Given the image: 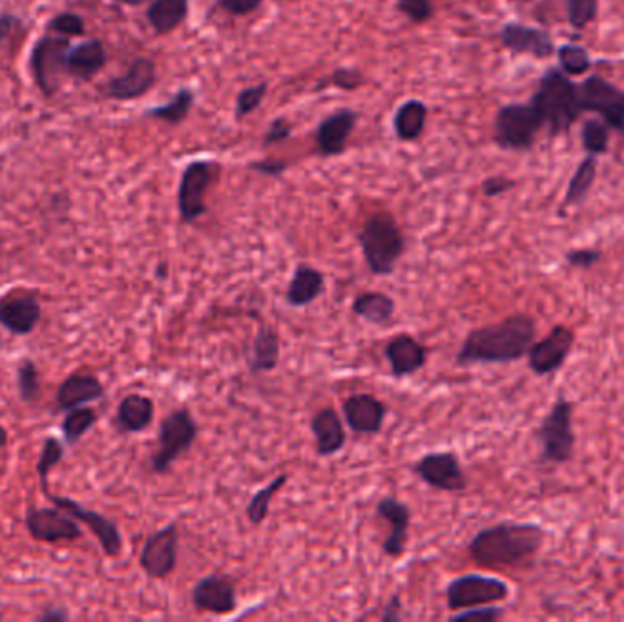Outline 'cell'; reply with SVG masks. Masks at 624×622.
<instances>
[{
  "label": "cell",
  "mask_w": 624,
  "mask_h": 622,
  "mask_svg": "<svg viewBox=\"0 0 624 622\" xmlns=\"http://www.w3.org/2000/svg\"><path fill=\"white\" fill-rule=\"evenodd\" d=\"M537 336V322L530 314L517 312L502 322L473 329L457 354L458 365L510 363L524 358Z\"/></svg>",
  "instance_id": "1"
},
{
  "label": "cell",
  "mask_w": 624,
  "mask_h": 622,
  "mask_svg": "<svg viewBox=\"0 0 624 622\" xmlns=\"http://www.w3.org/2000/svg\"><path fill=\"white\" fill-rule=\"evenodd\" d=\"M546 531L533 522H500L480 529L468 544L469 557L482 568H508L535 557Z\"/></svg>",
  "instance_id": "2"
},
{
  "label": "cell",
  "mask_w": 624,
  "mask_h": 622,
  "mask_svg": "<svg viewBox=\"0 0 624 622\" xmlns=\"http://www.w3.org/2000/svg\"><path fill=\"white\" fill-rule=\"evenodd\" d=\"M530 103L539 110L544 126H548L552 134L570 130L579 115L583 114L579 84L572 83L570 77L557 68L542 75L539 88Z\"/></svg>",
  "instance_id": "3"
},
{
  "label": "cell",
  "mask_w": 624,
  "mask_h": 622,
  "mask_svg": "<svg viewBox=\"0 0 624 622\" xmlns=\"http://www.w3.org/2000/svg\"><path fill=\"white\" fill-rule=\"evenodd\" d=\"M358 243L367 267L375 276H391L406 250L404 232L389 212H376L367 218L358 234Z\"/></svg>",
  "instance_id": "4"
},
{
  "label": "cell",
  "mask_w": 624,
  "mask_h": 622,
  "mask_svg": "<svg viewBox=\"0 0 624 622\" xmlns=\"http://www.w3.org/2000/svg\"><path fill=\"white\" fill-rule=\"evenodd\" d=\"M198 435V422L187 407L172 411L159 426V436H157L159 446L150 458V466L157 475L168 473L177 458L185 455L188 449L194 446Z\"/></svg>",
  "instance_id": "5"
},
{
  "label": "cell",
  "mask_w": 624,
  "mask_h": 622,
  "mask_svg": "<svg viewBox=\"0 0 624 622\" xmlns=\"http://www.w3.org/2000/svg\"><path fill=\"white\" fill-rule=\"evenodd\" d=\"M541 440L542 460L550 464H566L573 457L575 433H573V404L559 396L550 407L548 415L542 418L537 431Z\"/></svg>",
  "instance_id": "6"
},
{
  "label": "cell",
  "mask_w": 624,
  "mask_h": 622,
  "mask_svg": "<svg viewBox=\"0 0 624 622\" xmlns=\"http://www.w3.org/2000/svg\"><path fill=\"white\" fill-rule=\"evenodd\" d=\"M544 126L533 104L502 106L495 117V141L506 150H528Z\"/></svg>",
  "instance_id": "7"
},
{
  "label": "cell",
  "mask_w": 624,
  "mask_h": 622,
  "mask_svg": "<svg viewBox=\"0 0 624 622\" xmlns=\"http://www.w3.org/2000/svg\"><path fill=\"white\" fill-rule=\"evenodd\" d=\"M72 44L63 35H44L33 46L30 72L44 97H53L61 88L66 73V55Z\"/></svg>",
  "instance_id": "8"
},
{
  "label": "cell",
  "mask_w": 624,
  "mask_h": 622,
  "mask_svg": "<svg viewBox=\"0 0 624 622\" xmlns=\"http://www.w3.org/2000/svg\"><path fill=\"white\" fill-rule=\"evenodd\" d=\"M510 597V586L497 577L469 573L460 575L449 582L446 588V601L451 612L468 610L475 606H488L506 601Z\"/></svg>",
  "instance_id": "9"
},
{
  "label": "cell",
  "mask_w": 624,
  "mask_h": 622,
  "mask_svg": "<svg viewBox=\"0 0 624 622\" xmlns=\"http://www.w3.org/2000/svg\"><path fill=\"white\" fill-rule=\"evenodd\" d=\"M583 112H595L615 132L624 134V90L592 75L579 84Z\"/></svg>",
  "instance_id": "10"
},
{
  "label": "cell",
  "mask_w": 624,
  "mask_h": 622,
  "mask_svg": "<svg viewBox=\"0 0 624 622\" xmlns=\"http://www.w3.org/2000/svg\"><path fill=\"white\" fill-rule=\"evenodd\" d=\"M179 557V531L176 522L165 528L157 529L148 535L145 546L139 555V566L150 579L165 581L177 566Z\"/></svg>",
  "instance_id": "11"
},
{
  "label": "cell",
  "mask_w": 624,
  "mask_h": 622,
  "mask_svg": "<svg viewBox=\"0 0 624 622\" xmlns=\"http://www.w3.org/2000/svg\"><path fill=\"white\" fill-rule=\"evenodd\" d=\"M44 497L48 498L52 504H55V508L63 509L64 513H68L77 522H83L84 526L94 533L95 539L99 540L106 557L115 559V557L121 555V551H123V537H121V531L117 528L114 520L104 517L97 511L84 508L73 498L52 495L50 489L44 491Z\"/></svg>",
  "instance_id": "12"
},
{
  "label": "cell",
  "mask_w": 624,
  "mask_h": 622,
  "mask_svg": "<svg viewBox=\"0 0 624 622\" xmlns=\"http://www.w3.org/2000/svg\"><path fill=\"white\" fill-rule=\"evenodd\" d=\"M212 179L214 166L208 161H194L185 168L177 192V208L183 223L190 225L207 212L205 196Z\"/></svg>",
  "instance_id": "13"
},
{
  "label": "cell",
  "mask_w": 624,
  "mask_h": 622,
  "mask_svg": "<svg viewBox=\"0 0 624 622\" xmlns=\"http://www.w3.org/2000/svg\"><path fill=\"white\" fill-rule=\"evenodd\" d=\"M575 332L566 325H555L539 342L531 343L528 365L537 376L557 373L572 354Z\"/></svg>",
  "instance_id": "14"
},
{
  "label": "cell",
  "mask_w": 624,
  "mask_h": 622,
  "mask_svg": "<svg viewBox=\"0 0 624 622\" xmlns=\"http://www.w3.org/2000/svg\"><path fill=\"white\" fill-rule=\"evenodd\" d=\"M413 471L422 482H426L429 488L438 489V491L458 493L468 488L466 473L460 466L457 455L451 451L427 453L420 460H416Z\"/></svg>",
  "instance_id": "15"
},
{
  "label": "cell",
  "mask_w": 624,
  "mask_h": 622,
  "mask_svg": "<svg viewBox=\"0 0 624 622\" xmlns=\"http://www.w3.org/2000/svg\"><path fill=\"white\" fill-rule=\"evenodd\" d=\"M192 604L199 612L229 615L238 608L236 582L229 575L212 573L192 588Z\"/></svg>",
  "instance_id": "16"
},
{
  "label": "cell",
  "mask_w": 624,
  "mask_h": 622,
  "mask_svg": "<svg viewBox=\"0 0 624 622\" xmlns=\"http://www.w3.org/2000/svg\"><path fill=\"white\" fill-rule=\"evenodd\" d=\"M26 528L39 542H61L83 537V529L73 517L64 515L59 508H30L26 513Z\"/></svg>",
  "instance_id": "17"
},
{
  "label": "cell",
  "mask_w": 624,
  "mask_h": 622,
  "mask_svg": "<svg viewBox=\"0 0 624 622\" xmlns=\"http://www.w3.org/2000/svg\"><path fill=\"white\" fill-rule=\"evenodd\" d=\"M156 84V64L148 57H139L123 75L110 79L104 94L114 101H134L152 90Z\"/></svg>",
  "instance_id": "18"
},
{
  "label": "cell",
  "mask_w": 624,
  "mask_h": 622,
  "mask_svg": "<svg viewBox=\"0 0 624 622\" xmlns=\"http://www.w3.org/2000/svg\"><path fill=\"white\" fill-rule=\"evenodd\" d=\"M347 426L358 435H376L384 427L387 405L373 394H351L342 404Z\"/></svg>",
  "instance_id": "19"
},
{
  "label": "cell",
  "mask_w": 624,
  "mask_h": 622,
  "mask_svg": "<svg viewBox=\"0 0 624 622\" xmlns=\"http://www.w3.org/2000/svg\"><path fill=\"white\" fill-rule=\"evenodd\" d=\"M41 318V303L30 294H10L0 300V325L15 336H28Z\"/></svg>",
  "instance_id": "20"
},
{
  "label": "cell",
  "mask_w": 624,
  "mask_h": 622,
  "mask_svg": "<svg viewBox=\"0 0 624 622\" xmlns=\"http://www.w3.org/2000/svg\"><path fill=\"white\" fill-rule=\"evenodd\" d=\"M376 515L391 528L382 544V551L393 559L402 557L406 551L407 531L411 522V511L407 508L406 502L396 497L380 498V502L376 504Z\"/></svg>",
  "instance_id": "21"
},
{
  "label": "cell",
  "mask_w": 624,
  "mask_h": 622,
  "mask_svg": "<svg viewBox=\"0 0 624 622\" xmlns=\"http://www.w3.org/2000/svg\"><path fill=\"white\" fill-rule=\"evenodd\" d=\"M384 356L396 380L418 373L427 363L426 347L409 334H398L385 343Z\"/></svg>",
  "instance_id": "22"
},
{
  "label": "cell",
  "mask_w": 624,
  "mask_h": 622,
  "mask_svg": "<svg viewBox=\"0 0 624 622\" xmlns=\"http://www.w3.org/2000/svg\"><path fill=\"white\" fill-rule=\"evenodd\" d=\"M500 42L511 52L526 53L537 59H548L555 53V44L550 33L519 22H510L502 28Z\"/></svg>",
  "instance_id": "23"
},
{
  "label": "cell",
  "mask_w": 624,
  "mask_h": 622,
  "mask_svg": "<svg viewBox=\"0 0 624 622\" xmlns=\"http://www.w3.org/2000/svg\"><path fill=\"white\" fill-rule=\"evenodd\" d=\"M104 396V385L95 374L73 373L59 385L55 394L57 411H70L79 405L92 404Z\"/></svg>",
  "instance_id": "24"
},
{
  "label": "cell",
  "mask_w": 624,
  "mask_h": 622,
  "mask_svg": "<svg viewBox=\"0 0 624 622\" xmlns=\"http://www.w3.org/2000/svg\"><path fill=\"white\" fill-rule=\"evenodd\" d=\"M311 431L316 442V453L320 457H333L344 449L347 442L342 418L333 407H323L312 416Z\"/></svg>",
  "instance_id": "25"
},
{
  "label": "cell",
  "mask_w": 624,
  "mask_h": 622,
  "mask_svg": "<svg viewBox=\"0 0 624 622\" xmlns=\"http://www.w3.org/2000/svg\"><path fill=\"white\" fill-rule=\"evenodd\" d=\"M106 50L99 39L84 41L72 46L66 55V75L77 81H92L97 73L101 72L106 64Z\"/></svg>",
  "instance_id": "26"
},
{
  "label": "cell",
  "mask_w": 624,
  "mask_h": 622,
  "mask_svg": "<svg viewBox=\"0 0 624 622\" xmlns=\"http://www.w3.org/2000/svg\"><path fill=\"white\" fill-rule=\"evenodd\" d=\"M323 291H325V274L312 265L302 263L292 274V280L289 281V287L285 291V301L294 309H302L311 305L312 301L318 300Z\"/></svg>",
  "instance_id": "27"
},
{
  "label": "cell",
  "mask_w": 624,
  "mask_h": 622,
  "mask_svg": "<svg viewBox=\"0 0 624 622\" xmlns=\"http://www.w3.org/2000/svg\"><path fill=\"white\" fill-rule=\"evenodd\" d=\"M354 125H356V114L353 110H340L336 114L329 115L316 132L318 150L323 156L342 154Z\"/></svg>",
  "instance_id": "28"
},
{
  "label": "cell",
  "mask_w": 624,
  "mask_h": 622,
  "mask_svg": "<svg viewBox=\"0 0 624 622\" xmlns=\"http://www.w3.org/2000/svg\"><path fill=\"white\" fill-rule=\"evenodd\" d=\"M156 405L145 394L132 393L121 400L115 415V426L121 433H141L152 424Z\"/></svg>",
  "instance_id": "29"
},
{
  "label": "cell",
  "mask_w": 624,
  "mask_h": 622,
  "mask_svg": "<svg viewBox=\"0 0 624 622\" xmlns=\"http://www.w3.org/2000/svg\"><path fill=\"white\" fill-rule=\"evenodd\" d=\"M280 334L272 327L261 325L250 351L249 371L252 374L271 373L280 363Z\"/></svg>",
  "instance_id": "30"
},
{
  "label": "cell",
  "mask_w": 624,
  "mask_h": 622,
  "mask_svg": "<svg viewBox=\"0 0 624 622\" xmlns=\"http://www.w3.org/2000/svg\"><path fill=\"white\" fill-rule=\"evenodd\" d=\"M354 316L373 325H385L395 316L396 303L384 292L369 291L358 294L353 301Z\"/></svg>",
  "instance_id": "31"
},
{
  "label": "cell",
  "mask_w": 624,
  "mask_h": 622,
  "mask_svg": "<svg viewBox=\"0 0 624 622\" xmlns=\"http://www.w3.org/2000/svg\"><path fill=\"white\" fill-rule=\"evenodd\" d=\"M188 0H152L146 10V19L157 33H170L185 21Z\"/></svg>",
  "instance_id": "32"
},
{
  "label": "cell",
  "mask_w": 624,
  "mask_h": 622,
  "mask_svg": "<svg viewBox=\"0 0 624 622\" xmlns=\"http://www.w3.org/2000/svg\"><path fill=\"white\" fill-rule=\"evenodd\" d=\"M427 106L422 101H407L395 115V132L404 141H413L426 126Z\"/></svg>",
  "instance_id": "33"
},
{
  "label": "cell",
  "mask_w": 624,
  "mask_h": 622,
  "mask_svg": "<svg viewBox=\"0 0 624 622\" xmlns=\"http://www.w3.org/2000/svg\"><path fill=\"white\" fill-rule=\"evenodd\" d=\"M595 177H597L595 156L584 157L583 161L577 166L570 183H568V190H566V197H564V207H575V205L583 203L584 199L590 194V190H592Z\"/></svg>",
  "instance_id": "34"
},
{
  "label": "cell",
  "mask_w": 624,
  "mask_h": 622,
  "mask_svg": "<svg viewBox=\"0 0 624 622\" xmlns=\"http://www.w3.org/2000/svg\"><path fill=\"white\" fill-rule=\"evenodd\" d=\"M287 480H289V475L281 473L274 480H271L265 488H261L256 495H252L249 506H247V519L250 520L252 526H260L263 524V520L267 519L272 500L278 495V491H281V488L287 484Z\"/></svg>",
  "instance_id": "35"
},
{
  "label": "cell",
  "mask_w": 624,
  "mask_h": 622,
  "mask_svg": "<svg viewBox=\"0 0 624 622\" xmlns=\"http://www.w3.org/2000/svg\"><path fill=\"white\" fill-rule=\"evenodd\" d=\"M99 416L92 407L88 405H79L68 411V415L64 416L63 435L68 444H77L92 427L97 424Z\"/></svg>",
  "instance_id": "36"
},
{
  "label": "cell",
  "mask_w": 624,
  "mask_h": 622,
  "mask_svg": "<svg viewBox=\"0 0 624 622\" xmlns=\"http://www.w3.org/2000/svg\"><path fill=\"white\" fill-rule=\"evenodd\" d=\"M192 104H194V94L187 88H183V90H179L174 95V99L170 103L152 108V110L146 112V115L159 119V121L170 123V125H177V123H181L187 117Z\"/></svg>",
  "instance_id": "37"
},
{
  "label": "cell",
  "mask_w": 624,
  "mask_h": 622,
  "mask_svg": "<svg viewBox=\"0 0 624 622\" xmlns=\"http://www.w3.org/2000/svg\"><path fill=\"white\" fill-rule=\"evenodd\" d=\"M610 141V126L597 119H586L581 128V143L588 156H601L608 150Z\"/></svg>",
  "instance_id": "38"
},
{
  "label": "cell",
  "mask_w": 624,
  "mask_h": 622,
  "mask_svg": "<svg viewBox=\"0 0 624 622\" xmlns=\"http://www.w3.org/2000/svg\"><path fill=\"white\" fill-rule=\"evenodd\" d=\"M64 447L55 436H48L44 442H42L41 457L37 462V475L41 480L42 493L48 491V477L52 473L53 467H57V464L63 460Z\"/></svg>",
  "instance_id": "39"
},
{
  "label": "cell",
  "mask_w": 624,
  "mask_h": 622,
  "mask_svg": "<svg viewBox=\"0 0 624 622\" xmlns=\"http://www.w3.org/2000/svg\"><path fill=\"white\" fill-rule=\"evenodd\" d=\"M557 57L561 63L562 72L568 77L575 75H584L592 66V59L583 46H575V44H562L557 50Z\"/></svg>",
  "instance_id": "40"
},
{
  "label": "cell",
  "mask_w": 624,
  "mask_h": 622,
  "mask_svg": "<svg viewBox=\"0 0 624 622\" xmlns=\"http://www.w3.org/2000/svg\"><path fill=\"white\" fill-rule=\"evenodd\" d=\"M17 387H19V394H21L24 402H33L41 391L39 371H37V365L30 358H24L19 369H17Z\"/></svg>",
  "instance_id": "41"
},
{
  "label": "cell",
  "mask_w": 624,
  "mask_h": 622,
  "mask_svg": "<svg viewBox=\"0 0 624 622\" xmlns=\"http://www.w3.org/2000/svg\"><path fill=\"white\" fill-rule=\"evenodd\" d=\"M599 2L597 0H566L568 22L575 30H584L597 19Z\"/></svg>",
  "instance_id": "42"
},
{
  "label": "cell",
  "mask_w": 624,
  "mask_h": 622,
  "mask_svg": "<svg viewBox=\"0 0 624 622\" xmlns=\"http://www.w3.org/2000/svg\"><path fill=\"white\" fill-rule=\"evenodd\" d=\"M48 32H55L63 37H81L86 33V24L83 17L72 13V11H63L52 17V21L48 22Z\"/></svg>",
  "instance_id": "43"
},
{
  "label": "cell",
  "mask_w": 624,
  "mask_h": 622,
  "mask_svg": "<svg viewBox=\"0 0 624 622\" xmlns=\"http://www.w3.org/2000/svg\"><path fill=\"white\" fill-rule=\"evenodd\" d=\"M265 94H267V84L250 86L247 90H243L236 101V119H243L245 115L252 114L260 106Z\"/></svg>",
  "instance_id": "44"
},
{
  "label": "cell",
  "mask_w": 624,
  "mask_h": 622,
  "mask_svg": "<svg viewBox=\"0 0 624 622\" xmlns=\"http://www.w3.org/2000/svg\"><path fill=\"white\" fill-rule=\"evenodd\" d=\"M504 617V610L497 606H489L488 608H468V610H460L451 615L453 622H495Z\"/></svg>",
  "instance_id": "45"
},
{
  "label": "cell",
  "mask_w": 624,
  "mask_h": 622,
  "mask_svg": "<svg viewBox=\"0 0 624 622\" xmlns=\"http://www.w3.org/2000/svg\"><path fill=\"white\" fill-rule=\"evenodd\" d=\"M398 10L413 22H426L433 15L431 0H398Z\"/></svg>",
  "instance_id": "46"
},
{
  "label": "cell",
  "mask_w": 624,
  "mask_h": 622,
  "mask_svg": "<svg viewBox=\"0 0 624 622\" xmlns=\"http://www.w3.org/2000/svg\"><path fill=\"white\" fill-rule=\"evenodd\" d=\"M601 250L597 249H577L566 254V263L575 269H592L595 263L601 261Z\"/></svg>",
  "instance_id": "47"
},
{
  "label": "cell",
  "mask_w": 624,
  "mask_h": 622,
  "mask_svg": "<svg viewBox=\"0 0 624 622\" xmlns=\"http://www.w3.org/2000/svg\"><path fill=\"white\" fill-rule=\"evenodd\" d=\"M263 0H219V6L230 15H249L252 11L258 10Z\"/></svg>",
  "instance_id": "48"
},
{
  "label": "cell",
  "mask_w": 624,
  "mask_h": 622,
  "mask_svg": "<svg viewBox=\"0 0 624 622\" xmlns=\"http://www.w3.org/2000/svg\"><path fill=\"white\" fill-rule=\"evenodd\" d=\"M404 619V608H402V597L395 593L391 595V599L385 602L384 610L380 615L382 622H398Z\"/></svg>",
  "instance_id": "49"
},
{
  "label": "cell",
  "mask_w": 624,
  "mask_h": 622,
  "mask_svg": "<svg viewBox=\"0 0 624 622\" xmlns=\"http://www.w3.org/2000/svg\"><path fill=\"white\" fill-rule=\"evenodd\" d=\"M291 134V125L280 117V119H276L271 126H269V130H267V134H265V139H263V143L265 145H274V143H280L283 139H287Z\"/></svg>",
  "instance_id": "50"
},
{
  "label": "cell",
  "mask_w": 624,
  "mask_h": 622,
  "mask_svg": "<svg viewBox=\"0 0 624 622\" xmlns=\"http://www.w3.org/2000/svg\"><path fill=\"white\" fill-rule=\"evenodd\" d=\"M513 185H515V183H513L511 179H508V177H489V179L484 181V185H482V192H484V196L488 197L500 196V194L508 192Z\"/></svg>",
  "instance_id": "51"
},
{
  "label": "cell",
  "mask_w": 624,
  "mask_h": 622,
  "mask_svg": "<svg viewBox=\"0 0 624 622\" xmlns=\"http://www.w3.org/2000/svg\"><path fill=\"white\" fill-rule=\"evenodd\" d=\"M360 83H362V77L356 70H338L334 72L333 79H331V84L344 90H354Z\"/></svg>",
  "instance_id": "52"
},
{
  "label": "cell",
  "mask_w": 624,
  "mask_h": 622,
  "mask_svg": "<svg viewBox=\"0 0 624 622\" xmlns=\"http://www.w3.org/2000/svg\"><path fill=\"white\" fill-rule=\"evenodd\" d=\"M21 26V19L15 17L13 13H0V44L8 41L11 35L17 32V28H21Z\"/></svg>",
  "instance_id": "53"
},
{
  "label": "cell",
  "mask_w": 624,
  "mask_h": 622,
  "mask_svg": "<svg viewBox=\"0 0 624 622\" xmlns=\"http://www.w3.org/2000/svg\"><path fill=\"white\" fill-rule=\"evenodd\" d=\"M252 168H256L258 172L265 174V176H280V174H283V170H285V163H281V161H261V163L252 165Z\"/></svg>",
  "instance_id": "54"
},
{
  "label": "cell",
  "mask_w": 624,
  "mask_h": 622,
  "mask_svg": "<svg viewBox=\"0 0 624 622\" xmlns=\"http://www.w3.org/2000/svg\"><path fill=\"white\" fill-rule=\"evenodd\" d=\"M68 619V613L64 612L63 608H50L46 612H42L39 615V621H66Z\"/></svg>",
  "instance_id": "55"
},
{
  "label": "cell",
  "mask_w": 624,
  "mask_h": 622,
  "mask_svg": "<svg viewBox=\"0 0 624 622\" xmlns=\"http://www.w3.org/2000/svg\"><path fill=\"white\" fill-rule=\"evenodd\" d=\"M6 444H8V431L0 426V449L6 447Z\"/></svg>",
  "instance_id": "56"
},
{
  "label": "cell",
  "mask_w": 624,
  "mask_h": 622,
  "mask_svg": "<svg viewBox=\"0 0 624 622\" xmlns=\"http://www.w3.org/2000/svg\"><path fill=\"white\" fill-rule=\"evenodd\" d=\"M115 2H121V4H126V6H141L148 0H115Z\"/></svg>",
  "instance_id": "57"
},
{
  "label": "cell",
  "mask_w": 624,
  "mask_h": 622,
  "mask_svg": "<svg viewBox=\"0 0 624 622\" xmlns=\"http://www.w3.org/2000/svg\"><path fill=\"white\" fill-rule=\"evenodd\" d=\"M511 2H530V0H511Z\"/></svg>",
  "instance_id": "58"
}]
</instances>
